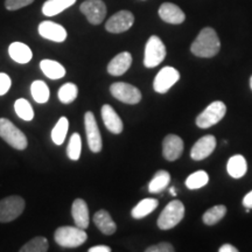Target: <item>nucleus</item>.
<instances>
[{
  "label": "nucleus",
  "instance_id": "obj_1",
  "mask_svg": "<svg viewBox=\"0 0 252 252\" xmlns=\"http://www.w3.org/2000/svg\"><path fill=\"white\" fill-rule=\"evenodd\" d=\"M220 41L215 30L210 27L203 28L190 46V52L197 58H214L219 54Z\"/></svg>",
  "mask_w": 252,
  "mask_h": 252
},
{
  "label": "nucleus",
  "instance_id": "obj_2",
  "mask_svg": "<svg viewBox=\"0 0 252 252\" xmlns=\"http://www.w3.org/2000/svg\"><path fill=\"white\" fill-rule=\"evenodd\" d=\"M54 239L62 248H78L87 242L88 235L78 226H60L55 230Z\"/></svg>",
  "mask_w": 252,
  "mask_h": 252
},
{
  "label": "nucleus",
  "instance_id": "obj_3",
  "mask_svg": "<svg viewBox=\"0 0 252 252\" xmlns=\"http://www.w3.org/2000/svg\"><path fill=\"white\" fill-rule=\"evenodd\" d=\"M0 137L15 150L23 151L27 147V137L7 118H0Z\"/></svg>",
  "mask_w": 252,
  "mask_h": 252
},
{
  "label": "nucleus",
  "instance_id": "obj_4",
  "mask_svg": "<svg viewBox=\"0 0 252 252\" xmlns=\"http://www.w3.org/2000/svg\"><path fill=\"white\" fill-rule=\"evenodd\" d=\"M185 216V206L181 201H171L160 214L158 219V226L161 230L174 228L181 222Z\"/></svg>",
  "mask_w": 252,
  "mask_h": 252
},
{
  "label": "nucleus",
  "instance_id": "obj_5",
  "mask_svg": "<svg viewBox=\"0 0 252 252\" xmlns=\"http://www.w3.org/2000/svg\"><path fill=\"white\" fill-rule=\"evenodd\" d=\"M166 58V47L159 36L152 35L145 46L144 65L146 68H156Z\"/></svg>",
  "mask_w": 252,
  "mask_h": 252
},
{
  "label": "nucleus",
  "instance_id": "obj_6",
  "mask_svg": "<svg viewBox=\"0 0 252 252\" xmlns=\"http://www.w3.org/2000/svg\"><path fill=\"white\" fill-rule=\"evenodd\" d=\"M226 113L225 104L216 100L207 106L196 118V125L201 128H209L220 122Z\"/></svg>",
  "mask_w": 252,
  "mask_h": 252
},
{
  "label": "nucleus",
  "instance_id": "obj_7",
  "mask_svg": "<svg viewBox=\"0 0 252 252\" xmlns=\"http://www.w3.org/2000/svg\"><path fill=\"white\" fill-rule=\"evenodd\" d=\"M25 200L18 195H12L0 201V222L8 223L18 219L25 210Z\"/></svg>",
  "mask_w": 252,
  "mask_h": 252
},
{
  "label": "nucleus",
  "instance_id": "obj_8",
  "mask_svg": "<svg viewBox=\"0 0 252 252\" xmlns=\"http://www.w3.org/2000/svg\"><path fill=\"white\" fill-rule=\"evenodd\" d=\"M112 96L125 104H138L141 100V93L138 88L128 83L117 82L110 87Z\"/></svg>",
  "mask_w": 252,
  "mask_h": 252
},
{
  "label": "nucleus",
  "instance_id": "obj_9",
  "mask_svg": "<svg viewBox=\"0 0 252 252\" xmlns=\"http://www.w3.org/2000/svg\"><path fill=\"white\" fill-rule=\"evenodd\" d=\"M84 125H86L87 140L91 152L98 153L102 151L103 141L100 135L98 125H97L94 115L91 111H88L84 116Z\"/></svg>",
  "mask_w": 252,
  "mask_h": 252
},
{
  "label": "nucleus",
  "instance_id": "obj_10",
  "mask_svg": "<svg viewBox=\"0 0 252 252\" xmlns=\"http://www.w3.org/2000/svg\"><path fill=\"white\" fill-rule=\"evenodd\" d=\"M80 9L91 25L102 24L108 12L106 5L102 0H86L81 4Z\"/></svg>",
  "mask_w": 252,
  "mask_h": 252
},
{
  "label": "nucleus",
  "instance_id": "obj_11",
  "mask_svg": "<svg viewBox=\"0 0 252 252\" xmlns=\"http://www.w3.org/2000/svg\"><path fill=\"white\" fill-rule=\"evenodd\" d=\"M180 80V72L173 67H165L157 74L153 82V88L157 93L166 94Z\"/></svg>",
  "mask_w": 252,
  "mask_h": 252
},
{
  "label": "nucleus",
  "instance_id": "obj_12",
  "mask_svg": "<svg viewBox=\"0 0 252 252\" xmlns=\"http://www.w3.org/2000/svg\"><path fill=\"white\" fill-rule=\"evenodd\" d=\"M133 23L134 15L130 11H119L106 21L105 30L113 34L124 33L133 26Z\"/></svg>",
  "mask_w": 252,
  "mask_h": 252
},
{
  "label": "nucleus",
  "instance_id": "obj_13",
  "mask_svg": "<svg viewBox=\"0 0 252 252\" xmlns=\"http://www.w3.org/2000/svg\"><path fill=\"white\" fill-rule=\"evenodd\" d=\"M216 149V138L212 134H207L198 139L194 144L193 149L190 151V157L193 160L200 161L206 159L212 154Z\"/></svg>",
  "mask_w": 252,
  "mask_h": 252
},
{
  "label": "nucleus",
  "instance_id": "obj_14",
  "mask_svg": "<svg viewBox=\"0 0 252 252\" xmlns=\"http://www.w3.org/2000/svg\"><path fill=\"white\" fill-rule=\"evenodd\" d=\"M184 140L176 134L166 135L162 143L163 158L168 161H175L184 152Z\"/></svg>",
  "mask_w": 252,
  "mask_h": 252
},
{
  "label": "nucleus",
  "instance_id": "obj_15",
  "mask_svg": "<svg viewBox=\"0 0 252 252\" xmlns=\"http://www.w3.org/2000/svg\"><path fill=\"white\" fill-rule=\"evenodd\" d=\"M39 34L43 39L54 42H63L67 39L65 28L53 21H42L39 25Z\"/></svg>",
  "mask_w": 252,
  "mask_h": 252
},
{
  "label": "nucleus",
  "instance_id": "obj_16",
  "mask_svg": "<svg viewBox=\"0 0 252 252\" xmlns=\"http://www.w3.org/2000/svg\"><path fill=\"white\" fill-rule=\"evenodd\" d=\"M100 115H102L104 125H105V127L108 128L111 133L113 134L122 133L123 128H124L123 121L111 105H109V104L103 105L102 110H100Z\"/></svg>",
  "mask_w": 252,
  "mask_h": 252
},
{
  "label": "nucleus",
  "instance_id": "obj_17",
  "mask_svg": "<svg viewBox=\"0 0 252 252\" xmlns=\"http://www.w3.org/2000/svg\"><path fill=\"white\" fill-rule=\"evenodd\" d=\"M159 15L165 23L172 25H180L186 20L184 11L172 2H163L159 8Z\"/></svg>",
  "mask_w": 252,
  "mask_h": 252
},
{
  "label": "nucleus",
  "instance_id": "obj_18",
  "mask_svg": "<svg viewBox=\"0 0 252 252\" xmlns=\"http://www.w3.org/2000/svg\"><path fill=\"white\" fill-rule=\"evenodd\" d=\"M71 215L76 226L81 229H87L89 226L90 217H89V208L83 198H76L72 202L71 206Z\"/></svg>",
  "mask_w": 252,
  "mask_h": 252
},
{
  "label": "nucleus",
  "instance_id": "obj_19",
  "mask_svg": "<svg viewBox=\"0 0 252 252\" xmlns=\"http://www.w3.org/2000/svg\"><path fill=\"white\" fill-rule=\"evenodd\" d=\"M132 64V55L128 52H123L116 55L108 64V72L112 76H122L128 70Z\"/></svg>",
  "mask_w": 252,
  "mask_h": 252
},
{
  "label": "nucleus",
  "instance_id": "obj_20",
  "mask_svg": "<svg viewBox=\"0 0 252 252\" xmlns=\"http://www.w3.org/2000/svg\"><path fill=\"white\" fill-rule=\"evenodd\" d=\"M94 223L104 235H113L117 230L115 220L106 210H98L94 216Z\"/></svg>",
  "mask_w": 252,
  "mask_h": 252
},
{
  "label": "nucleus",
  "instance_id": "obj_21",
  "mask_svg": "<svg viewBox=\"0 0 252 252\" xmlns=\"http://www.w3.org/2000/svg\"><path fill=\"white\" fill-rule=\"evenodd\" d=\"M8 54L13 61L25 64L33 58V53L30 47L23 42H12L8 47Z\"/></svg>",
  "mask_w": 252,
  "mask_h": 252
},
{
  "label": "nucleus",
  "instance_id": "obj_22",
  "mask_svg": "<svg viewBox=\"0 0 252 252\" xmlns=\"http://www.w3.org/2000/svg\"><path fill=\"white\" fill-rule=\"evenodd\" d=\"M226 171L229 175L234 179H241L247 174L248 171V163L247 160L243 156L237 154V156L231 157L229 159L228 165H226Z\"/></svg>",
  "mask_w": 252,
  "mask_h": 252
},
{
  "label": "nucleus",
  "instance_id": "obj_23",
  "mask_svg": "<svg viewBox=\"0 0 252 252\" xmlns=\"http://www.w3.org/2000/svg\"><path fill=\"white\" fill-rule=\"evenodd\" d=\"M40 68L43 74L50 80H60V78L65 76V68L61 63L54 60H42L40 62Z\"/></svg>",
  "mask_w": 252,
  "mask_h": 252
},
{
  "label": "nucleus",
  "instance_id": "obj_24",
  "mask_svg": "<svg viewBox=\"0 0 252 252\" xmlns=\"http://www.w3.org/2000/svg\"><path fill=\"white\" fill-rule=\"evenodd\" d=\"M76 0H47L42 6V13L47 17H54L70 7Z\"/></svg>",
  "mask_w": 252,
  "mask_h": 252
},
{
  "label": "nucleus",
  "instance_id": "obj_25",
  "mask_svg": "<svg viewBox=\"0 0 252 252\" xmlns=\"http://www.w3.org/2000/svg\"><path fill=\"white\" fill-rule=\"evenodd\" d=\"M159 206V202L156 198H144L132 209L131 215L135 220H140L152 214Z\"/></svg>",
  "mask_w": 252,
  "mask_h": 252
},
{
  "label": "nucleus",
  "instance_id": "obj_26",
  "mask_svg": "<svg viewBox=\"0 0 252 252\" xmlns=\"http://www.w3.org/2000/svg\"><path fill=\"white\" fill-rule=\"evenodd\" d=\"M169 182H171V174L168 172L162 171V169L158 171L149 184L150 193H161L162 190H165L168 187Z\"/></svg>",
  "mask_w": 252,
  "mask_h": 252
},
{
  "label": "nucleus",
  "instance_id": "obj_27",
  "mask_svg": "<svg viewBox=\"0 0 252 252\" xmlns=\"http://www.w3.org/2000/svg\"><path fill=\"white\" fill-rule=\"evenodd\" d=\"M31 94L36 103L45 104L49 100V88L46 84V82L43 81H34L31 86Z\"/></svg>",
  "mask_w": 252,
  "mask_h": 252
},
{
  "label": "nucleus",
  "instance_id": "obj_28",
  "mask_svg": "<svg viewBox=\"0 0 252 252\" xmlns=\"http://www.w3.org/2000/svg\"><path fill=\"white\" fill-rule=\"evenodd\" d=\"M68 128H69V122L65 117H61L59 119V122L56 123V125L54 126L52 131V140L54 141L55 145H62L64 143L65 137H67L68 133Z\"/></svg>",
  "mask_w": 252,
  "mask_h": 252
},
{
  "label": "nucleus",
  "instance_id": "obj_29",
  "mask_svg": "<svg viewBox=\"0 0 252 252\" xmlns=\"http://www.w3.org/2000/svg\"><path fill=\"white\" fill-rule=\"evenodd\" d=\"M78 94V88L76 84L74 83H65L63 84V86L60 88L59 90V99L60 102L63 103V104H70L74 102L75 99H76Z\"/></svg>",
  "mask_w": 252,
  "mask_h": 252
},
{
  "label": "nucleus",
  "instance_id": "obj_30",
  "mask_svg": "<svg viewBox=\"0 0 252 252\" xmlns=\"http://www.w3.org/2000/svg\"><path fill=\"white\" fill-rule=\"evenodd\" d=\"M226 214V208L225 206H215L210 208L209 210H207L206 213L203 214V222L206 223L207 225H215L216 223H219L223 217L225 216Z\"/></svg>",
  "mask_w": 252,
  "mask_h": 252
},
{
  "label": "nucleus",
  "instance_id": "obj_31",
  "mask_svg": "<svg viewBox=\"0 0 252 252\" xmlns=\"http://www.w3.org/2000/svg\"><path fill=\"white\" fill-rule=\"evenodd\" d=\"M208 181H209V176H208L207 172L197 171L191 173L188 176L187 180H186V186L190 190H194V189H200L204 187L208 184Z\"/></svg>",
  "mask_w": 252,
  "mask_h": 252
},
{
  "label": "nucleus",
  "instance_id": "obj_32",
  "mask_svg": "<svg viewBox=\"0 0 252 252\" xmlns=\"http://www.w3.org/2000/svg\"><path fill=\"white\" fill-rule=\"evenodd\" d=\"M15 113L24 121L30 122L34 118V110L32 108L31 103L25 98H19L14 103Z\"/></svg>",
  "mask_w": 252,
  "mask_h": 252
},
{
  "label": "nucleus",
  "instance_id": "obj_33",
  "mask_svg": "<svg viewBox=\"0 0 252 252\" xmlns=\"http://www.w3.org/2000/svg\"><path fill=\"white\" fill-rule=\"evenodd\" d=\"M48 241L45 237H34L27 242L23 248L20 249V252H47L48 251Z\"/></svg>",
  "mask_w": 252,
  "mask_h": 252
},
{
  "label": "nucleus",
  "instance_id": "obj_34",
  "mask_svg": "<svg viewBox=\"0 0 252 252\" xmlns=\"http://www.w3.org/2000/svg\"><path fill=\"white\" fill-rule=\"evenodd\" d=\"M81 151H82V140L80 133H74L71 135L70 140H69L68 147H67V156L70 160H76L80 159L81 157Z\"/></svg>",
  "mask_w": 252,
  "mask_h": 252
},
{
  "label": "nucleus",
  "instance_id": "obj_35",
  "mask_svg": "<svg viewBox=\"0 0 252 252\" xmlns=\"http://www.w3.org/2000/svg\"><path fill=\"white\" fill-rule=\"evenodd\" d=\"M34 0H5V7L8 11H18V9L31 5Z\"/></svg>",
  "mask_w": 252,
  "mask_h": 252
},
{
  "label": "nucleus",
  "instance_id": "obj_36",
  "mask_svg": "<svg viewBox=\"0 0 252 252\" xmlns=\"http://www.w3.org/2000/svg\"><path fill=\"white\" fill-rule=\"evenodd\" d=\"M146 252H173L174 251V248H173L172 244L166 243V242H161V243L151 245L145 250Z\"/></svg>",
  "mask_w": 252,
  "mask_h": 252
},
{
  "label": "nucleus",
  "instance_id": "obj_37",
  "mask_svg": "<svg viewBox=\"0 0 252 252\" xmlns=\"http://www.w3.org/2000/svg\"><path fill=\"white\" fill-rule=\"evenodd\" d=\"M11 84V77L5 72H0V96H4L5 94L8 93Z\"/></svg>",
  "mask_w": 252,
  "mask_h": 252
},
{
  "label": "nucleus",
  "instance_id": "obj_38",
  "mask_svg": "<svg viewBox=\"0 0 252 252\" xmlns=\"http://www.w3.org/2000/svg\"><path fill=\"white\" fill-rule=\"evenodd\" d=\"M243 206L247 208V209H252V190L249 191V193L244 196Z\"/></svg>",
  "mask_w": 252,
  "mask_h": 252
},
{
  "label": "nucleus",
  "instance_id": "obj_39",
  "mask_svg": "<svg viewBox=\"0 0 252 252\" xmlns=\"http://www.w3.org/2000/svg\"><path fill=\"white\" fill-rule=\"evenodd\" d=\"M111 251V248L106 247V245H96V247H93L89 249V252H110Z\"/></svg>",
  "mask_w": 252,
  "mask_h": 252
},
{
  "label": "nucleus",
  "instance_id": "obj_40",
  "mask_svg": "<svg viewBox=\"0 0 252 252\" xmlns=\"http://www.w3.org/2000/svg\"><path fill=\"white\" fill-rule=\"evenodd\" d=\"M219 251L220 252H237L238 250L234 247V245L224 244V245H222V247L219 249Z\"/></svg>",
  "mask_w": 252,
  "mask_h": 252
},
{
  "label": "nucleus",
  "instance_id": "obj_41",
  "mask_svg": "<svg viewBox=\"0 0 252 252\" xmlns=\"http://www.w3.org/2000/svg\"><path fill=\"white\" fill-rule=\"evenodd\" d=\"M169 191H171V195H173V196H175V195H176V191H175V188L174 187L169 188Z\"/></svg>",
  "mask_w": 252,
  "mask_h": 252
},
{
  "label": "nucleus",
  "instance_id": "obj_42",
  "mask_svg": "<svg viewBox=\"0 0 252 252\" xmlns=\"http://www.w3.org/2000/svg\"><path fill=\"white\" fill-rule=\"evenodd\" d=\"M250 87H251V89H252V76L250 78Z\"/></svg>",
  "mask_w": 252,
  "mask_h": 252
}]
</instances>
